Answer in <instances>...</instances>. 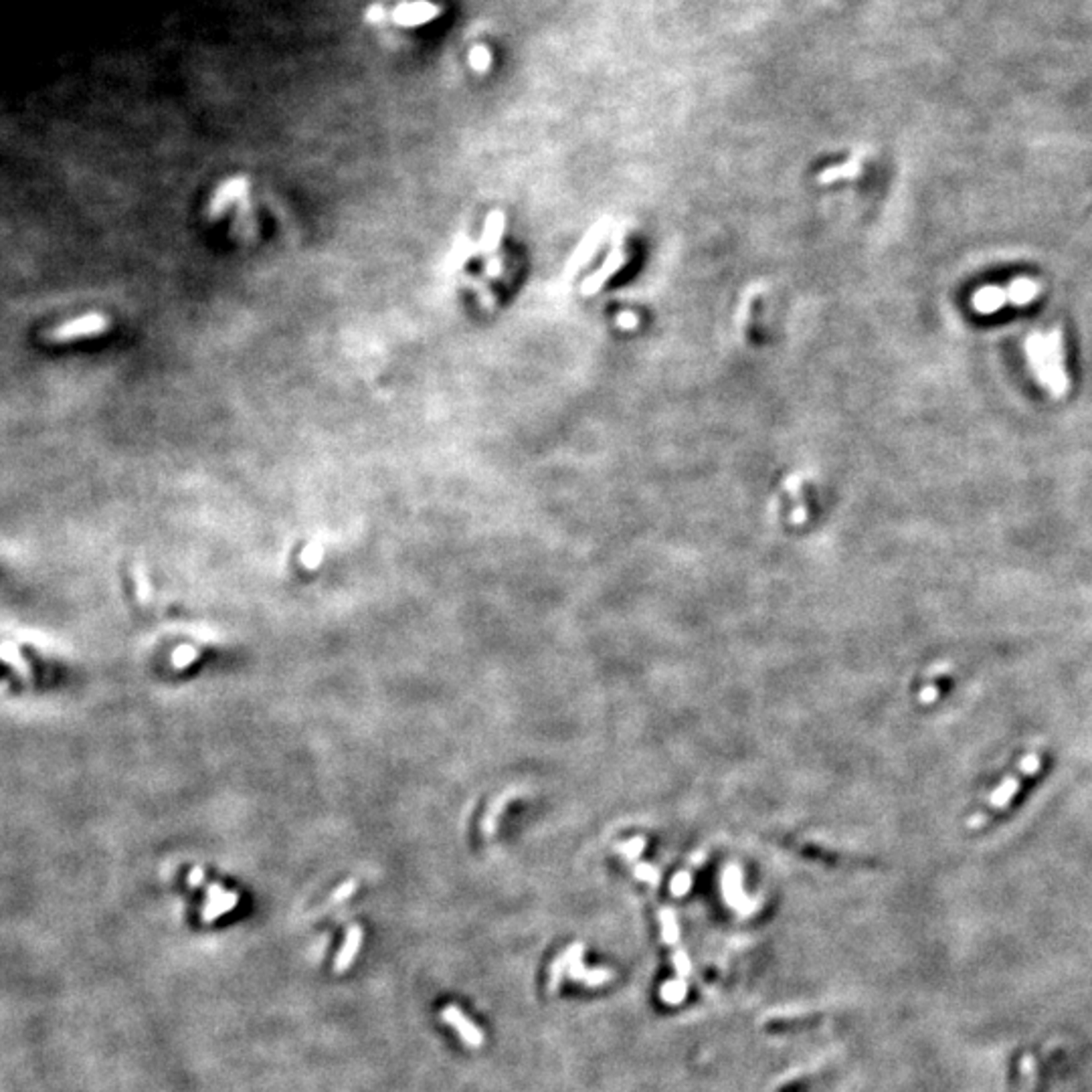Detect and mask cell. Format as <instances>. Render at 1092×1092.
Returning a JSON list of instances; mask_svg holds the SVG:
<instances>
[{
    "label": "cell",
    "instance_id": "52a82bcc",
    "mask_svg": "<svg viewBox=\"0 0 1092 1092\" xmlns=\"http://www.w3.org/2000/svg\"><path fill=\"white\" fill-rule=\"evenodd\" d=\"M569 975H570V979H573V982L589 985V987H599V985H605V983L611 982V977H613V973L609 969H605V967L587 969L583 965V961L575 963L573 967H570Z\"/></svg>",
    "mask_w": 1092,
    "mask_h": 1092
},
{
    "label": "cell",
    "instance_id": "3957f363",
    "mask_svg": "<svg viewBox=\"0 0 1092 1092\" xmlns=\"http://www.w3.org/2000/svg\"><path fill=\"white\" fill-rule=\"evenodd\" d=\"M441 1020L458 1031V1036L463 1040L468 1048H480L484 1044V1034L458 1006H445L441 1010Z\"/></svg>",
    "mask_w": 1092,
    "mask_h": 1092
},
{
    "label": "cell",
    "instance_id": "ba28073f",
    "mask_svg": "<svg viewBox=\"0 0 1092 1092\" xmlns=\"http://www.w3.org/2000/svg\"><path fill=\"white\" fill-rule=\"evenodd\" d=\"M435 7L425 2H415V4H407V7H399L397 12H394V18H397L401 25H419L423 21H429L431 17H435Z\"/></svg>",
    "mask_w": 1092,
    "mask_h": 1092
},
{
    "label": "cell",
    "instance_id": "7c38bea8",
    "mask_svg": "<svg viewBox=\"0 0 1092 1092\" xmlns=\"http://www.w3.org/2000/svg\"><path fill=\"white\" fill-rule=\"evenodd\" d=\"M688 889H690V876H686V874H682V876H676V878H673V882H672V892H673V894H676V896L686 894Z\"/></svg>",
    "mask_w": 1092,
    "mask_h": 1092
},
{
    "label": "cell",
    "instance_id": "9c48e42d",
    "mask_svg": "<svg viewBox=\"0 0 1092 1092\" xmlns=\"http://www.w3.org/2000/svg\"><path fill=\"white\" fill-rule=\"evenodd\" d=\"M688 996V983L684 977L672 979V982L664 983L662 989H659V997H662L664 1003L668 1006H678L682 1003Z\"/></svg>",
    "mask_w": 1092,
    "mask_h": 1092
},
{
    "label": "cell",
    "instance_id": "6da1fadb",
    "mask_svg": "<svg viewBox=\"0 0 1092 1092\" xmlns=\"http://www.w3.org/2000/svg\"><path fill=\"white\" fill-rule=\"evenodd\" d=\"M1028 356L1040 383L1052 393H1066L1068 380L1062 366V338L1060 332L1034 334L1028 340Z\"/></svg>",
    "mask_w": 1092,
    "mask_h": 1092
},
{
    "label": "cell",
    "instance_id": "7a4b0ae2",
    "mask_svg": "<svg viewBox=\"0 0 1092 1092\" xmlns=\"http://www.w3.org/2000/svg\"><path fill=\"white\" fill-rule=\"evenodd\" d=\"M1040 286L1034 280H1016L1006 287H983L975 294V308L979 312H996L1010 304H1028L1038 296Z\"/></svg>",
    "mask_w": 1092,
    "mask_h": 1092
},
{
    "label": "cell",
    "instance_id": "30bf717a",
    "mask_svg": "<svg viewBox=\"0 0 1092 1092\" xmlns=\"http://www.w3.org/2000/svg\"><path fill=\"white\" fill-rule=\"evenodd\" d=\"M659 923H662V938L668 943V945H676L680 941V928H678V921L673 917V913L670 908L662 910L659 913Z\"/></svg>",
    "mask_w": 1092,
    "mask_h": 1092
},
{
    "label": "cell",
    "instance_id": "277c9868",
    "mask_svg": "<svg viewBox=\"0 0 1092 1092\" xmlns=\"http://www.w3.org/2000/svg\"><path fill=\"white\" fill-rule=\"evenodd\" d=\"M362 938H365V931H362L360 924H352V927H348L340 951H338L336 959H334V971H336V973H344V971L352 967L356 955L360 952Z\"/></svg>",
    "mask_w": 1092,
    "mask_h": 1092
},
{
    "label": "cell",
    "instance_id": "8fae6325",
    "mask_svg": "<svg viewBox=\"0 0 1092 1092\" xmlns=\"http://www.w3.org/2000/svg\"><path fill=\"white\" fill-rule=\"evenodd\" d=\"M672 959H673V967H676V971H678V977H684V979H686L688 975H690V971H692L690 957L686 955V951H682V949H680V951L673 952Z\"/></svg>",
    "mask_w": 1092,
    "mask_h": 1092
},
{
    "label": "cell",
    "instance_id": "8992f818",
    "mask_svg": "<svg viewBox=\"0 0 1092 1092\" xmlns=\"http://www.w3.org/2000/svg\"><path fill=\"white\" fill-rule=\"evenodd\" d=\"M237 906V894L233 892H225L221 886H213L208 889V900L203 906V921H215V918L221 917V914L229 913L231 908Z\"/></svg>",
    "mask_w": 1092,
    "mask_h": 1092
},
{
    "label": "cell",
    "instance_id": "5bb4252c",
    "mask_svg": "<svg viewBox=\"0 0 1092 1092\" xmlns=\"http://www.w3.org/2000/svg\"><path fill=\"white\" fill-rule=\"evenodd\" d=\"M472 57H473V59H472V63L476 65L477 69H482V67H484V57L487 59V49H484V47H476V51H473V53H472Z\"/></svg>",
    "mask_w": 1092,
    "mask_h": 1092
},
{
    "label": "cell",
    "instance_id": "4fadbf2b",
    "mask_svg": "<svg viewBox=\"0 0 1092 1092\" xmlns=\"http://www.w3.org/2000/svg\"><path fill=\"white\" fill-rule=\"evenodd\" d=\"M355 889H356L355 882H348V884H344L342 889H338V890L332 894V903H338V900H344L348 894H350V892H355Z\"/></svg>",
    "mask_w": 1092,
    "mask_h": 1092
},
{
    "label": "cell",
    "instance_id": "5b68a950",
    "mask_svg": "<svg viewBox=\"0 0 1092 1092\" xmlns=\"http://www.w3.org/2000/svg\"><path fill=\"white\" fill-rule=\"evenodd\" d=\"M585 955V945L583 943H575L573 947H569L565 952H561L559 957L555 959V963L551 965V979H548V989L551 992H556L562 979H565L566 971H570L575 963L583 961Z\"/></svg>",
    "mask_w": 1092,
    "mask_h": 1092
}]
</instances>
